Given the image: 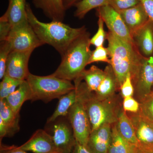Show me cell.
Listing matches in <instances>:
<instances>
[{
	"label": "cell",
	"instance_id": "obj_1",
	"mask_svg": "<svg viewBox=\"0 0 153 153\" xmlns=\"http://www.w3.org/2000/svg\"><path fill=\"white\" fill-rule=\"evenodd\" d=\"M82 81L78 79H75L74 85L76 94L85 106L91 131L105 124L112 125L116 123L123 108L120 96L115 94L104 100L98 99L94 92L89 91L85 82Z\"/></svg>",
	"mask_w": 153,
	"mask_h": 153
},
{
	"label": "cell",
	"instance_id": "obj_2",
	"mask_svg": "<svg viewBox=\"0 0 153 153\" xmlns=\"http://www.w3.org/2000/svg\"><path fill=\"white\" fill-rule=\"evenodd\" d=\"M27 13L28 22L38 38L44 44L54 47L61 56L75 39L87 31L85 26L72 28L58 21L41 22L36 16L29 3L27 4Z\"/></svg>",
	"mask_w": 153,
	"mask_h": 153
},
{
	"label": "cell",
	"instance_id": "obj_3",
	"mask_svg": "<svg viewBox=\"0 0 153 153\" xmlns=\"http://www.w3.org/2000/svg\"><path fill=\"white\" fill-rule=\"evenodd\" d=\"M110 65L113 69L120 89L129 73L131 79L136 76L143 56L134 44L129 43L118 38L110 31L107 33Z\"/></svg>",
	"mask_w": 153,
	"mask_h": 153
},
{
	"label": "cell",
	"instance_id": "obj_4",
	"mask_svg": "<svg viewBox=\"0 0 153 153\" xmlns=\"http://www.w3.org/2000/svg\"><path fill=\"white\" fill-rule=\"evenodd\" d=\"M90 34L86 31L68 46L56 71L52 74L58 78L74 80L88 65L92 51L90 49Z\"/></svg>",
	"mask_w": 153,
	"mask_h": 153
},
{
	"label": "cell",
	"instance_id": "obj_5",
	"mask_svg": "<svg viewBox=\"0 0 153 153\" xmlns=\"http://www.w3.org/2000/svg\"><path fill=\"white\" fill-rule=\"evenodd\" d=\"M26 80L30 85L32 101L41 100L47 103L75 89L71 81L52 74L40 76L30 73Z\"/></svg>",
	"mask_w": 153,
	"mask_h": 153
},
{
	"label": "cell",
	"instance_id": "obj_6",
	"mask_svg": "<svg viewBox=\"0 0 153 153\" xmlns=\"http://www.w3.org/2000/svg\"><path fill=\"white\" fill-rule=\"evenodd\" d=\"M12 51H34L44 45L28 21L12 27L7 40Z\"/></svg>",
	"mask_w": 153,
	"mask_h": 153
},
{
	"label": "cell",
	"instance_id": "obj_7",
	"mask_svg": "<svg viewBox=\"0 0 153 153\" xmlns=\"http://www.w3.org/2000/svg\"><path fill=\"white\" fill-rule=\"evenodd\" d=\"M67 117L76 141L87 146L91 131V127L85 106L77 96L76 101L69 110Z\"/></svg>",
	"mask_w": 153,
	"mask_h": 153
},
{
	"label": "cell",
	"instance_id": "obj_8",
	"mask_svg": "<svg viewBox=\"0 0 153 153\" xmlns=\"http://www.w3.org/2000/svg\"><path fill=\"white\" fill-rule=\"evenodd\" d=\"M132 81L134 87L133 97L141 103L153 90V56L143 57L137 73Z\"/></svg>",
	"mask_w": 153,
	"mask_h": 153
},
{
	"label": "cell",
	"instance_id": "obj_9",
	"mask_svg": "<svg viewBox=\"0 0 153 153\" xmlns=\"http://www.w3.org/2000/svg\"><path fill=\"white\" fill-rule=\"evenodd\" d=\"M51 136L59 153H71L76 140L68 117H62L53 122Z\"/></svg>",
	"mask_w": 153,
	"mask_h": 153
},
{
	"label": "cell",
	"instance_id": "obj_10",
	"mask_svg": "<svg viewBox=\"0 0 153 153\" xmlns=\"http://www.w3.org/2000/svg\"><path fill=\"white\" fill-rule=\"evenodd\" d=\"M96 12L97 16L102 19L109 31L124 41L134 44L119 12L109 5L97 9Z\"/></svg>",
	"mask_w": 153,
	"mask_h": 153
},
{
	"label": "cell",
	"instance_id": "obj_11",
	"mask_svg": "<svg viewBox=\"0 0 153 153\" xmlns=\"http://www.w3.org/2000/svg\"><path fill=\"white\" fill-rule=\"evenodd\" d=\"M33 52L11 51L7 62L5 75L15 79L26 80L30 73L28 64Z\"/></svg>",
	"mask_w": 153,
	"mask_h": 153
},
{
	"label": "cell",
	"instance_id": "obj_12",
	"mask_svg": "<svg viewBox=\"0 0 153 153\" xmlns=\"http://www.w3.org/2000/svg\"><path fill=\"white\" fill-rule=\"evenodd\" d=\"M19 147L33 153H59L51 135L43 129L36 131L27 141Z\"/></svg>",
	"mask_w": 153,
	"mask_h": 153
},
{
	"label": "cell",
	"instance_id": "obj_13",
	"mask_svg": "<svg viewBox=\"0 0 153 153\" xmlns=\"http://www.w3.org/2000/svg\"><path fill=\"white\" fill-rule=\"evenodd\" d=\"M126 113L133 126L138 145L153 149V125L142 117L138 113Z\"/></svg>",
	"mask_w": 153,
	"mask_h": 153
},
{
	"label": "cell",
	"instance_id": "obj_14",
	"mask_svg": "<svg viewBox=\"0 0 153 153\" xmlns=\"http://www.w3.org/2000/svg\"><path fill=\"white\" fill-rule=\"evenodd\" d=\"M112 125L105 124L91 133L87 146L93 153H108L111 141Z\"/></svg>",
	"mask_w": 153,
	"mask_h": 153
},
{
	"label": "cell",
	"instance_id": "obj_15",
	"mask_svg": "<svg viewBox=\"0 0 153 153\" xmlns=\"http://www.w3.org/2000/svg\"><path fill=\"white\" fill-rule=\"evenodd\" d=\"M134 44L143 57L153 56V22L149 20L132 35Z\"/></svg>",
	"mask_w": 153,
	"mask_h": 153
},
{
	"label": "cell",
	"instance_id": "obj_16",
	"mask_svg": "<svg viewBox=\"0 0 153 153\" xmlns=\"http://www.w3.org/2000/svg\"><path fill=\"white\" fill-rule=\"evenodd\" d=\"M131 36L149 20L141 3L119 12Z\"/></svg>",
	"mask_w": 153,
	"mask_h": 153
},
{
	"label": "cell",
	"instance_id": "obj_17",
	"mask_svg": "<svg viewBox=\"0 0 153 153\" xmlns=\"http://www.w3.org/2000/svg\"><path fill=\"white\" fill-rule=\"evenodd\" d=\"M33 3L35 7L42 10L52 21L63 22L66 10L63 0H33Z\"/></svg>",
	"mask_w": 153,
	"mask_h": 153
},
{
	"label": "cell",
	"instance_id": "obj_18",
	"mask_svg": "<svg viewBox=\"0 0 153 153\" xmlns=\"http://www.w3.org/2000/svg\"><path fill=\"white\" fill-rule=\"evenodd\" d=\"M104 76L97 90L94 92L98 99L104 100L116 94L119 89L117 79L111 66L108 64L105 68Z\"/></svg>",
	"mask_w": 153,
	"mask_h": 153
},
{
	"label": "cell",
	"instance_id": "obj_19",
	"mask_svg": "<svg viewBox=\"0 0 153 153\" xmlns=\"http://www.w3.org/2000/svg\"><path fill=\"white\" fill-rule=\"evenodd\" d=\"M27 0H8V6L2 16L12 27L28 21Z\"/></svg>",
	"mask_w": 153,
	"mask_h": 153
},
{
	"label": "cell",
	"instance_id": "obj_20",
	"mask_svg": "<svg viewBox=\"0 0 153 153\" xmlns=\"http://www.w3.org/2000/svg\"><path fill=\"white\" fill-rule=\"evenodd\" d=\"M31 92L30 85L25 80L17 88L15 91L5 99L9 106L16 114H19L24 102L31 99Z\"/></svg>",
	"mask_w": 153,
	"mask_h": 153
},
{
	"label": "cell",
	"instance_id": "obj_21",
	"mask_svg": "<svg viewBox=\"0 0 153 153\" xmlns=\"http://www.w3.org/2000/svg\"><path fill=\"white\" fill-rule=\"evenodd\" d=\"M19 114L13 111L5 99L0 100V118L6 125L8 137L12 136L19 130Z\"/></svg>",
	"mask_w": 153,
	"mask_h": 153
},
{
	"label": "cell",
	"instance_id": "obj_22",
	"mask_svg": "<svg viewBox=\"0 0 153 153\" xmlns=\"http://www.w3.org/2000/svg\"><path fill=\"white\" fill-rule=\"evenodd\" d=\"M116 125L119 133L124 139L132 144L139 145L131 121L123 108L119 114Z\"/></svg>",
	"mask_w": 153,
	"mask_h": 153
},
{
	"label": "cell",
	"instance_id": "obj_23",
	"mask_svg": "<svg viewBox=\"0 0 153 153\" xmlns=\"http://www.w3.org/2000/svg\"><path fill=\"white\" fill-rule=\"evenodd\" d=\"M76 89H74L58 99L57 108L52 115L47 120V123L53 122L58 118L67 116L69 110L76 101Z\"/></svg>",
	"mask_w": 153,
	"mask_h": 153
},
{
	"label": "cell",
	"instance_id": "obj_24",
	"mask_svg": "<svg viewBox=\"0 0 153 153\" xmlns=\"http://www.w3.org/2000/svg\"><path fill=\"white\" fill-rule=\"evenodd\" d=\"M136 146L126 140L120 135L116 123L112 125L111 141L108 153H133Z\"/></svg>",
	"mask_w": 153,
	"mask_h": 153
},
{
	"label": "cell",
	"instance_id": "obj_25",
	"mask_svg": "<svg viewBox=\"0 0 153 153\" xmlns=\"http://www.w3.org/2000/svg\"><path fill=\"white\" fill-rule=\"evenodd\" d=\"M104 71L93 65L87 70L85 69L77 78L84 80L89 91L95 92L104 78Z\"/></svg>",
	"mask_w": 153,
	"mask_h": 153
},
{
	"label": "cell",
	"instance_id": "obj_26",
	"mask_svg": "<svg viewBox=\"0 0 153 153\" xmlns=\"http://www.w3.org/2000/svg\"><path fill=\"white\" fill-rule=\"evenodd\" d=\"M110 0H81L74 7L76 8L74 16L79 19H82L93 9L108 5Z\"/></svg>",
	"mask_w": 153,
	"mask_h": 153
},
{
	"label": "cell",
	"instance_id": "obj_27",
	"mask_svg": "<svg viewBox=\"0 0 153 153\" xmlns=\"http://www.w3.org/2000/svg\"><path fill=\"white\" fill-rule=\"evenodd\" d=\"M0 83V100L5 99L14 92L24 80L5 75Z\"/></svg>",
	"mask_w": 153,
	"mask_h": 153
},
{
	"label": "cell",
	"instance_id": "obj_28",
	"mask_svg": "<svg viewBox=\"0 0 153 153\" xmlns=\"http://www.w3.org/2000/svg\"><path fill=\"white\" fill-rule=\"evenodd\" d=\"M138 113L142 117L153 125V92L140 103Z\"/></svg>",
	"mask_w": 153,
	"mask_h": 153
},
{
	"label": "cell",
	"instance_id": "obj_29",
	"mask_svg": "<svg viewBox=\"0 0 153 153\" xmlns=\"http://www.w3.org/2000/svg\"><path fill=\"white\" fill-rule=\"evenodd\" d=\"M12 51L10 45L7 41H1L0 44V79L6 74V66L9 55Z\"/></svg>",
	"mask_w": 153,
	"mask_h": 153
},
{
	"label": "cell",
	"instance_id": "obj_30",
	"mask_svg": "<svg viewBox=\"0 0 153 153\" xmlns=\"http://www.w3.org/2000/svg\"><path fill=\"white\" fill-rule=\"evenodd\" d=\"M102 62L110 64L109 52L107 48H105L103 46L96 47L92 51L88 65L96 62Z\"/></svg>",
	"mask_w": 153,
	"mask_h": 153
},
{
	"label": "cell",
	"instance_id": "obj_31",
	"mask_svg": "<svg viewBox=\"0 0 153 153\" xmlns=\"http://www.w3.org/2000/svg\"><path fill=\"white\" fill-rule=\"evenodd\" d=\"M104 22L100 17H98V30L97 32L90 39V44L96 47L103 46L106 39L107 33L104 29Z\"/></svg>",
	"mask_w": 153,
	"mask_h": 153
},
{
	"label": "cell",
	"instance_id": "obj_32",
	"mask_svg": "<svg viewBox=\"0 0 153 153\" xmlns=\"http://www.w3.org/2000/svg\"><path fill=\"white\" fill-rule=\"evenodd\" d=\"M140 3V0H110L109 5L119 12L130 8Z\"/></svg>",
	"mask_w": 153,
	"mask_h": 153
},
{
	"label": "cell",
	"instance_id": "obj_33",
	"mask_svg": "<svg viewBox=\"0 0 153 153\" xmlns=\"http://www.w3.org/2000/svg\"><path fill=\"white\" fill-rule=\"evenodd\" d=\"M140 103L133 97H128L123 98V108L126 112L137 113L140 109Z\"/></svg>",
	"mask_w": 153,
	"mask_h": 153
},
{
	"label": "cell",
	"instance_id": "obj_34",
	"mask_svg": "<svg viewBox=\"0 0 153 153\" xmlns=\"http://www.w3.org/2000/svg\"><path fill=\"white\" fill-rule=\"evenodd\" d=\"M120 90L121 95L123 98L128 97H133L134 87L130 73H129L127 75L125 79L121 85Z\"/></svg>",
	"mask_w": 153,
	"mask_h": 153
},
{
	"label": "cell",
	"instance_id": "obj_35",
	"mask_svg": "<svg viewBox=\"0 0 153 153\" xmlns=\"http://www.w3.org/2000/svg\"><path fill=\"white\" fill-rule=\"evenodd\" d=\"M10 22L2 16L0 18V41H5L12 29Z\"/></svg>",
	"mask_w": 153,
	"mask_h": 153
},
{
	"label": "cell",
	"instance_id": "obj_36",
	"mask_svg": "<svg viewBox=\"0 0 153 153\" xmlns=\"http://www.w3.org/2000/svg\"><path fill=\"white\" fill-rule=\"evenodd\" d=\"M0 153H28L25 151L15 146H7L1 143Z\"/></svg>",
	"mask_w": 153,
	"mask_h": 153
},
{
	"label": "cell",
	"instance_id": "obj_37",
	"mask_svg": "<svg viewBox=\"0 0 153 153\" xmlns=\"http://www.w3.org/2000/svg\"><path fill=\"white\" fill-rule=\"evenodd\" d=\"M149 19L153 22V0H140Z\"/></svg>",
	"mask_w": 153,
	"mask_h": 153
},
{
	"label": "cell",
	"instance_id": "obj_38",
	"mask_svg": "<svg viewBox=\"0 0 153 153\" xmlns=\"http://www.w3.org/2000/svg\"><path fill=\"white\" fill-rule=\"evenodd\" d=\"M71 153H93L87 146L81 144L76 141V144Z\"/></svg>",
	"mask_w": 153,
	"mask_h": 153
},
{
	"label": "cell",
	"instance_id": "obj_39",
	"mask_svg": "<svg viewBox=\"0 0 153 153\" xmlns=\"http://www.w3.org/2000/svg\"><path fill=\"white\" fill-rule=\"evenodd\" d=\"M8 137V131L6 125L0 118V138L1 142L3 138Z\"/></svg>",
	"mask_w": 153,
	"mask_h": 153
},
{
	"label": "cell",
	"instance_id": "obj_40",
	"mask_svg": "<svg viewBox=\"0 0 153 153\" xmlns=\"http://www.w3.org/2000/svg\"><path fill=\"white\" fill-rule=\"evenodd\" d=\"M133 153H153V149L143 147L137 145L136 146Z\"/></svg>",
	"mask_w": 153,
	"mask_h": 153
},
{
	"label": "cell",
	"instance_id": "obj_41",
	"mask_svg": "<svg viewBox=\"0 0 153 153\" xmlns=\"http://www.w3.org/2000/svg\"><path fill=\"white\" fill-rule=\"evenodd\" d=\"M81 0H63V6L65 10H67L75 5Z\"/></svg>",
	"mask_w": 153,
	"mask_h": 153
},
{
	"label": "cell",
	"instance_id": "obj_42",
	"mask_svg": "<svg viewBox=\"0 0 153 153\" xmlns=\"http://www.w3.org/2000/svg\"></svg>",
	"mask_w": 153,
	"mask_h": 153
},
{
	"label": "cell",
	"instance_id": "obj_43",
	"mask_svg": "<svg viewBox=\"0 0 153 153\" xmlns=\"http://www.w3.org/2000/svg\"><path fill=\"white\" fill-rule=\"evenodd\" d=\"M152 92H153V91H152Z\"/></svg>",
	"mask_w": 153,
	"mask_h": 153
}]
</instances>
